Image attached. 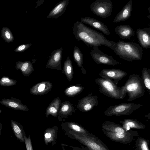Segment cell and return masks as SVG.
<instances>
[{
    "mask_svg": "<svg viewBox=\"0 0 150 150\" xmlns=\"http://www.w3.org/2000/svg\"><path fill=\"white\" fill-rule=\"evenodd\" d=\"M127 74L125 71L116 69H103L99 74L101 78L109 80L116 85Z\"/></svg>",
    "mask_w": 150,
    "mask_h": 150,
    "instance_id": "cell-11",
    "label": "cell"
},
{
    "mask_svg": "<svg viewBox=\"0 0 150 150\" xmlns=\"http://www.w3.org/2000/svg\"><path fill=\"white\" fill-rule=\"evenodd\" d=\"M25 144L27 150H33L30 135L25 136Z\"/></svg>",
    "mask_w": 150,
    "mask_h": 150,
    "instance_id": "cell-37",
    "label": "cell"
},
{
    "mask_svg": "<svg viewBox=\"0 0 150 150\" xmlns=\"http://www.w3.org/2000/svg\"><path fill=\"white\" fill-rule=\"evenodd\" d=\"M61 126L64 132L72 131L84 135H88L90 133L81 125L75 122L69 121L63 122L61 124Z\"/></svg>",
    "mask_w": 150,
    "mask_h": 150,
    "instance_id": "cell-17",
    "label": "cell"
},
{
    "mask_svg": "<svg viewBox=\"0 0 150 150\" xmlns=\"http://www.w3.org/2000/svg\"><path fill=\"white\" fill-rule=\"evenodd\" d=\"M115 30L118 36L123 39L130 40L135 35L132 28L129 25H121L117 26Z\"/></svg>",
    "mask_w": 150,
    "mask_h": 150,
    "instance_id": "cell-21",
    "label": "cell"
},
{
    "mask_svg": "<svg viewBox=\"0 0 150 150\" xmlns=\"http://www.w3.org/2000/svg\"><path fill=\"white\" fill-rule=\"evenodd\" d=\"M102 130L109 139L113 141L126 144L131 142L134 137L139 136L137 131L129 130L126 133H120L111 132L103 129Z\"/></svg>",
    "mask_w": 150,
    "mask_h": 150,
    "instance_id": "cell-8",
    "label": "cell"
},
{
    "mask_svg": "<svg viewBox=\"0 0 150 150\" xmlns=\"http://www.w3.org/2000/svg\"><path fill=\"white\" fill-rule=\"evenodd\" d=\"M93 48L90 53L91 55L93 61L98 64L115 66L121 64L115 59L112 56L103 53L98 47Z\"/></svg>",
    "mask_w": 150,
    "mask_h": 150,
    "instance_id": "cell-9",
    "label": "cell"
},
{
    "mask_svg": "<svg viewBox=\"0 0 150 150\" xmlns=\"http://www.w3.org/2000/svg\"><path fill=\"white\" fill-rule=\"evenodd\" d=\"M31 43L22 44L16 47L14 50L16 52H25L31 45Z\"/></svg>",
    "mask_w": 150,
    "mask_h": 150,
    "instance_id": "cell-36",
    "label": "cell"
},
{
    "mask_svg": "<svg viewBox=\"0 0 150 150\" xmlns=\"http://www.w3.org/2000/svg\"><path fill=\"white\" fill-rule=\"evenodd\" d=\"M62 72L65 74L69 81H70L74 77V70L71 60L67 56L64 64Z\"/></svg>",
    "mask_w": 150,
    "mask_h": 150,
    "instance_id": "cell-28",
    "label": "cell"
},
{
    "mask_svg": "<svg viewBox=\"0 0 150 150\" xmlns=\"http://www.w3.org/2000/svg\"><path fill=\"white\" fill-rule=\"evenodd\" d=\"M58 130V127L56 126L50 127L45 130L44 132V139L46 145L50 143H51L52 146L56 144Z\"/></svg>",
    "mask_w": 150,
    "mask_h": 150,
    "instance_id": "cell-20",
    "label": "cell"
},
{
    "mask_svg": "<svg viewBox=\"0 0 150 150\" xmlns=\"http://www.w3.org/2000/svg\"><path fill=\"white\" fill-rule=\"evenodd\" d=\"M144 117L147 119L150 120V113H149L147 115H145Z\"/></svg>",
    "mask_w": 150,
    "mask_h": 150,
    "instance_id": "cell-39",
    "label": "cell"
},
{
    "mask_svg": "<svg viewBox=\"0 0 150 150\" xmlns=\"http://www.w3.org/2000/svg\"><path fill=\"white\" fill-rule=\"evenodd\" d=\"M146 88L143 80L139 75L131 74L124 85L122 86V99L125 98L127 93V101L134 100L144 95Z\"/></svg>",
    "mask_w": 150,
    "mask_h": 150,
    "instance_id": "cell-3",
    "label": "cell"
},
{
    "mask_svg": "<svg viewBox=\"0 0 150 150\" xmlns=\"http://www.w3.org/2000/svg\"><path fill=\"white\" fill-rule=\"evenodd\" d=\"M69 0H62L58 3L47 16V18L57 19L61 16L66 10Z\"/></svg>",
    "mask_w": 150,
    "mask_h": 150,
    "instance_id": "cell-19",
    "label": "cell"
},
{
    "mask_svg": "<svg viewBox=\"0 0 150 150\" xmlns=\"http://www.w3.org/2000/svg\"><path fill=\"white\" fill-rule=\"evenodd\" d=\"M17 81L8 76H4L0 80V85L3 86H10L16 85Z\"/></svg>",
    "mask_w": 150,
    "mask_h": 150,
    "instance_id": "cell-34",
    "label": "cell"
},
{
    "mask_svg": "<svg viewBox=\"0 0 150 150\" xmlns=\"http://www.w3.org/2000/svg\"><path fill=\"white\" fill-rule=\"evenodd\" d=\"M113 50L120 58L129 62L141 60L143 51L137 43L121 40L116 42Z\"/></svg>",
    "mask_w": 150,
    "mask_h": 150,
    "instance_id": "cell-2",
    "label": "cell"
},
{
    "mask_svg": "<svg viewBox=\"0 0 150 150\" xmlns=\"http://www.w3.org/2000/svg\"><path fill=\"white\" fill-rule=\"evenodd\" d=\"M52 83L47 81H42L37 83L30 89V93L37 96L45 95L51 90Z\"/></svg>",
    "mask_w": 150,
    "mask_h": 150,
    "instance_id": "cell-13",
    "label": "cell"
},
{
    "mask_svg": "<svg viewBox=\"0 0 150 150\" xmlns=\"http://www.w3.org/2000/svg\"><path fill=\"white\" fill-rule=\"evenodd\" d=\"M76 109L69 101L61 102L57 118L59 121H64L63 119L67 118L69 116L73 115Z\"/></svg>",
    "mask_w": 150,
    "mask_h": 150,
    "instance_id": "cell-16",
    "label": "cell"
},
{
    "mask_svg": "<svg viewBox=\"0 0 150 150\" xmlns=\"http://www.w3.org/2000/svg\"><path fill=\"white\" fill-rule=\"evenodd\" d=\"M22 103L20 100L12 97L10 99L4 98L0 101V103L6 107L16 110L28 111V108Z\"/></svg>",
    "mask_w": 150,
    "mask_h": 150,
    "instance_id": "cell-14",
    "label": "cell"
},
{
    "mask_svg": "<svg viewBox=\"0 0 150 150\" xmlns=\"http://www.w3.org/2000/svg\"><path fill=\"white\" fill-rule=\"evenodd\" d=\"M62 53L63 48L62 47L52 52L49 57L46 67L51 69L61 70Z\"/></svg>",
    "mask_w": 150,
    "mask_h": 150,
    "instance_id": "cell-12",
    "label": "cell"
},
{
    "mask_svg": "<svg viewBox=\"0 0 150 150\" xmlns=\"http://www.w3.org/2000/svg\"><path fill=\"white\" fill-rule=\"evenodd\" d=\"M148 10L149 13V15L147 16V18L150 20V7L148 8Z\"/></svg>",
    "mask_w": 150,
    "mask_h": 150,
    "instance_id": "cell-40",
    "label": "cell"
},
{
    "mask_svg": "<svg viewBox=\"0 0 150 150\" xmlns=\"http://www.w3.org/2000/svg\"><path fill=\"white\" fill-rule=\"evenodd\" d=\"M132 1L130 0L116 16L113 20L115 23L123 22L130 17L132 10Z\"/></svg>",
    "mask_w": 150,
    "mask_h": 150,
    "instance_id": "cell-18",
    "label": "cell"
},
{
    "mask_svg": "<svg viewBox=\"0 0 150 150\" xmlns=\"http://www.w3.org/2000/svg\"><path fill=\"white\" fill-rule=\"evenodd\" d=\"M138 40L142 47L147 49L150 48V35L143 28H138L136 31Z\"/></svg>",
    "mask_w": 150,
    "mask_h": 150,
    "instance_id": "cell-22",
    "label": "cell"
},
{
    "mask_svg": "<svg viewBox=\"0 0 150 150\" xmlns=\"http://www.w3.org/2000/svg\"><path fill=\"white\" fill-rule=\"evenodd\" d=\"M73 31L77 40L81 41L93 48L104 45L113 50L116 44L107 39L103 34L91 29L81 21H77L74 23Z\"/></svg>",
    "mask_w": 150,
    "mask_h": 150,
    "instance_id": "cell-1",
    "label": "cell"
},
{
    "mask_svg": "<svg viewBox=\"0 0 150 150\" xmlns=\"http://www.w3.org/2000/svg\"><path fill=\"white\" fill-rule=\"evenodd\" d=\"M0 113H1V110H0Z\"/></svg>",
    "mask_w": 150,
    "mask_h": 150,
    "instance_id": "cell-42",
    "label": "cell"
},
{
    "mask_svg": "<svg viewBox=\"0 0 150 150\" xmlns=\"http://www.w3.org/2000/svg\"><path fill=\"white\" fill-rule=\"evenodd\" d=\"M11 124L16 138L21 142L25 143V136L26 134L23 126L13 120H11Z\"/></svg>",
    "mask_w": 150,
    "mask_h": 150,
    "instance_id": "cell-27",
    "label": "cell"
},
{
    "mask_svg": "<svg viewBox=\"0 0 150 150\" xmlns=\"http://www.w3.org/2000/svg\"><path fill=\"white\" fill-rule=\"evenodd\" d=\"M149 27L148 28H144L143 29L145 31H147L150 35V24L149 25Z\"/></svg>",
    "mask_w": 150,
    "mask_h": 150,
    "instance_id": "cell-38",
    "label": "cell"
},
{
    "mask_svg": "<svg viewBox=\"0 0 150 150\" xmlns=\"http://www.w3.org/2000/svg\"><path fill=\"white\" fill-rule=\"evenodd\" d=\"M122 126L126 131L130 130V128L142 129L146 128V126L136 119L126 118L123 121H120Z\"/></svg>",
    "mask_w": 150,
    "mask_h": 150,
    "instance_id": "cell-25",
    "label": "cell"
},
{
    "mask_svg": "<svg viewBox=\"0 0 150 150\" xmlns=\"http://www.w3.org/2000/svg\"><path fill=\"white\" fill-rule=\"evenodd\" d=\"M98 104V96L93 95V93H91L80 99L76 106L80 111L83 112L92 110Z\"/></svg>",
    "mask_w": 150,
    "mask_h": 150,
    "instance_id": "cell-10",
    "label": "cell"
},
{
    "mask_svg": "<svg viewBox=\"0 0 150 150\" xmlns=\"http://www.w3.org/2000/svg\"><path fill=\"white\" fill-rule=\"evenodd\" d=\"M80 21L101 31L106 35L110 34V32L106 25L95 18L88 17H82L80 19Z\"/></svg>",
    "mask_w": 150,
    "mask_h": 150,
    "instance_id": "cell-15",
    "label": "cell"
},
{
    "mask_svg": "<svg viewBox=\"0 0 150 150\" xmlns=\"http://www.w3.org/2000/svg\"><path fill=\"white\" fill-rule=\"evenodd\" d=\"M101 127L105 130L114 133H126L129 131L125 130L121 125L108 120L102 124Z\"/></svg>",
    "mask_w": 150,
    "mask_h": 150,
    "instance_id": "cell-26",
    "label": "cell"
},
{
    "mask_svg": "<svg viewBox=\"0 0 150 150\" xmlns=\"http://www.w3.org/2000/svg\"><path fill=\"white\" fill-rule=\"evenodd\" d=\"M0 135L1 134V129H2V124L1 123H0Z\"/></svg>",
    "mask_w": 150,
    "mask_h": 150,
    "instance_id": "cell-41",
    "label": "cell"
},
{
    "mask_svg": "<svg viewBox=\"0 0 150 150\" xmlns=\"http://www.w3.org/2000/svg\"><path fill=\"white\" fill-rule=\"evenodd\" d=\"M64 132L69 138L77 141L89 150H110L98 138L91 133L88 135H84L72 131Z\"/></svg>",
    "mask_w": 150,
    "mask_h": 150,
    "instance_id": "cell-4",
    "label": "cell"
},
{
    "mask_svg": "<svg viewBox=\"0 0 150 150\" xmlns=\"http://www.w3.org/2000/svg\"><path fill=\"white\" fill-rule=\"evenodd\" d=\"M84 87L79 84L72 85L67 88L64 91L65 95L73 97L80 93L84 90Z\"/></svg>",
    "mask_w": 150,
    "mask_h": 150,
    "instance_id": "cell-30",
    "label": "cell"
},
{
    "mask_svg": "<svg viewBox=\"0 0 150 150\" xmlns=\"http://www.w3.org/2000/svg\"><path fill=\"white\" fill-rule=\"evenodd\" d=\"M1 37L7 43L12 42L14 37L10 30L6 27H3L1 30Z\"/></svg>",
    "mask_w": 150,
    "mask_h": 150,
    "instance_id": "cell-33",
    "label": "cell"
},
{
    "mask_svg": "<svg viewBox=\"0 0 150 150\" xmlns=\"http://www.w3.org/2000/svg\"><path fill=\"white\" fill-rule=\"evenodd\" d=\"M135 150H150L149 147V141L143 137H139L135 141Z\"/></svg>",
    "mask_w": 150,
    "mask_h": 150,
    "instance_id": "cell-31",
    "label": "cell"
},
{
    "mask_svg": "<svg viewBox=\"0 0 150 150\" xmlns=\"http://www.w3.org/2000/svg\"><path fill=\"white\" fill-rule=\"evenodd\" d=\"M93 12L103 18L110 16L112 9V3L110 0H96L90 6Z\"/></svg>",
    "mask_w": 150,
    "mask_h": 150,
    "instance_id": "cell-7",
    "label": "cell"
},
{
    "mask_svg": "<svg viewBox=\"0 0 150 150\" xmlns=\"http://www.w3.org/2000/svg\"><path fill=\"white\" fill-rule=\"evenodd\" d=\"M142 106L140 104L122 103L110 106L104 111V114L107 116L129 115Z\"/></svg>",
    "mask_w": 150,
    "mask_h": 150,
    "instance_id": "cell-6",
    "label": "cell"
},
{
    "mask_svg": "<svg viewBox=\"0 0 150 150\" xmlns=\"http://www.w3.org/2000/svg\"><path fill=\"white\" fill-rule=\"evenodd\" d=\"M16 70H20L23 75L27 77L34 71L32 62L29 61H18L16 62Z\"/></svg>",
    "mask_w": 150,
    "mask_h": 150,
    "instance_id": "cell-24",
    "label": "cell"
},
{
    "mask_svg": "<svg viewBox=\"0 0 150 150\" xmlns=\"http://www.w3.org/2000/svg\"><path fill=\"white\" fill-rule=\"evenodd\" d=\"M61 145L63 150H89L87 147L82 145L80 146L81 148H80L64 144H61Z\"/></svg>",
    "mask_w": 150,
    "mask_h": 150,
    "instance_id": "cell-35",
    "label": "cell"
},
{
    "mask_svg": "<svg viewBox=\"0 0 150 150\" xmlns=\"http://www.w3.org/2000/svg\"><path fill=\"white\" fill-rule=\"evenodd\" d=\"M142 79L146 88L150 93V69L145 67L143 68Z\"/></svg>",
    "mask_w": 150,
    "mask_h": 150,
    "instance_id": "cell-32",
    "label": "cell"
},
{
    "mask_svg": "<svg viewBox=\"0 0 150 150\" xmlns=\"http://www.w3.org/2000/svg\"><path fill=\"white\" fill-rule=\"evenodd\" d=\"M95 81L99 86V91L101 93L108 97L118 99H122V86L118 87L111 81L102 78H97Z\"/></svg>",
    "mask_w": 150,
    "mask_h": 150,
    "instance_id": "cell-5",
    "label": "cell"
},
{
    "mask_svg": "<svg viewBox=\"0 0 150 150\" xmlns=\"http://www.w3.org/2000/svg\"><path fill=\"white\" fill-rule=\"evenodd\" d=\"M73 57L74 61L78 67L81 68L83 74H86V71L83 66V55L80 49L76 46L74 48Z\"/></svg>",
    "mask_w": 150,
    "mask_h": 150,
    "instance_id": "cell-29",
    "label": "cell"
},
{
    "mask_svg": "<svg viewBox=\"0 0 150 150\" xmlns=\"http://www.w3.org/2000/svg\"><path fill=\"white\" fill-rule=\"evenodd\" d=\"M61 103L59 97L53 99L46 108V117H48L50 115L54 117H58Z\"/></svg>",
    "mask_w": 150,
    "mask_h": 150,
    "instance_id": "cell-23",
    "label": "cell"
}]
</instances>
